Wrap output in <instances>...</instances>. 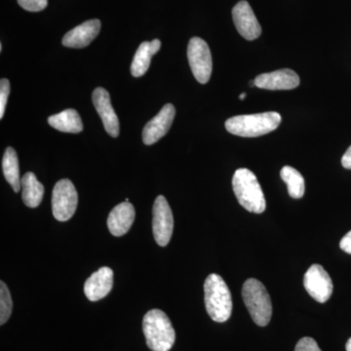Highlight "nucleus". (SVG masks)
<instances>
[{"instance_id": "obj_1", "label": "nucleus", "mask_w": 351, "mask_h": 351, "mask_svg": "<svg viewBox=\"0 0 351 351\" xmlns=\"http://www.w3.org/2000/svg\"><path fill=\"white\" fill-rule=\"evenodd\" d=\"M280 123L281 115L269 112L233 117L226 120V129L239 137L256 138L276 130Z\"/></svg>"}, {"instance_id": "obj_2", "label": "nucleus", "mask_w": 351, "mask_h": 351, "mask_svg": "<svg viewBox=\"0 0 351 351\" xmlns=\"http://www.w3.org/2000/svg\"><path fill=\"white\" fill-rule=\"evenodd\" d=\"M143 331L147 345L152 351H169L174 346V327L169 317L160 309H152L145 314Z\"/></svg>"}, {"instance_id": "obj_3", "label": "nucleus", "mask_w": 351, "mask_h": 351, "mask_svg": "<svg viewBox=\"0 0 351 351\" xmlns=\"http://www.w3.org/2000/svg\"><path fill=\"white\" fill-rule=\"evenodd\" d=\"M204 293L205 306L210 317L219 323L230 319L232 298L225 280L218 274H210L205 280Z\"/></svg>"}, {"instance_id": "obj_4", "label": "nucleus", "mask_w": 351, "mask_h": 351, "mask_svg": "<svg viewBox=\"0 0 351 351\" xmlns=\"http://www.w3.org/2000/svg\"><path fill=\"white\" fill-rule=\"evenodd\" d=\"M232 188L239 204L251 213H263L267 207L257 177L252 171L240 168L232 178Z\"/></svg>"}, {"instance_id": "obj_5", "label": "nucleus", "mask_w": 351, "mask_h": 351, "mask_svg": "<svg viewBox=\"0 0 351 351\" xmlns=\"http://www.w3.org/2000/svg\"><path fill=\"white\" fill-rule=\"evenodd\" d=\"M242 298L254 322L267 326L271 319L272 304L265 285L257 279H248L242 287Z\"/></svg>"}, {"instance_id": "obj_6", "label": "nucleus", "mask_w": 351, "mask_h": 351, "mask_svg": "<svg viewBox=\"0 0 351 351\" xmlns=\"http://www.w3.org/2000/svg\"><path fill=\"white\" fill-rule=\"evenodd\" d=\"M78 195L75 184L69 179H63L55 184L52 193L53 216L59 221H66L75 215Z\"/></svg>"}, {"instance_id": "obj_7", "label": "nucleus", "mask_w": 351, "mask_h": 351, "mask_svg": "<svg viewBox=\"0 0 351 351\" xmlns=\"http://www.w3.org/2000/svg\"><path fill=\"white\" fill-rule=\"evenodd\" d=\"M188 59L196 80L201 84H206L213 69L211 51L206 41L200 38H191L188 46Z\"/></svg>"}, {"instance_id": "obj_8", "label": "nucleus", "mask_w": 351, "mask_h": 351, "mask_svg": "<svg viewBox=\"0 0 351 351\" xmlns=\"http://www.w3.org/2000/svg\"><path fill=\"white\" fill-rule=\"evenodd\" d=\"M152 230L156 243L164 247L169 244L174 230L172 210L163 195L157 196L152 209Z\"/></svg>"}, {"instance_id": "obj_9", "label": "nucleus", "mask_w": 351, "mask_h": 351, "mask_svg": "<svg viewBox=\"0 0 351 351\" xmlns=\"http://www.w3.org/2000/svg\"><path fill=\"white\" fill-rule=\"evenodd\" d=\"M304 286L309 295L320 304L326 302L334 290L331 277L320 265L309 267L304 274Z\"/></svg>"}, {"instance_id": "obj_10", "label": "nucleus", "mask_w": 351, "mask_h": 351, "mask_svg": "<svg viewBox=\"0 0 351 351\" xmlns=\"http://www.w3.org/2000/svg\"><path fill=\"white\" fill-rule=\"evenodd\" d=\"M232 18L240 36L247 40H255L262 34V27L248 2L242 0L232 9Z\"/></svg>"}, {"instance_id": "obj_11", "label": "nucleus", "mask_w": 351, "mask_h": 351, "mask_svg": "<svg viewBox=\"0 0 351 351\" xmlns=\"http://www.w3.org/2000/svg\"><path fill=\"white\" fill-rule=\"evenodd\" d=\"M175 115L176 108L172 104L164 106L158 114L151 121L147 122L143 130V142L145 145L156 144L161 138H163L170 130Z\"/></svg>"}, {"instance_id": "obj_12", "label": "nucleus", "mask_w": 351, "mask_h": 351, "mask_svg": "<svg viewBox=\"0 0 351 351\" xmlns=\"http://www.w3.org/2000/svg\"><path fill=\"white\" fill-rule=\"evenodd\" d=\"M92 100L97 112L100 115L104 127L108 135L113 138L119 137V120L117 113L113 110L110 94L107 90L99 87L94 90Z\"/></svg>"}, {"instance_id": "obj_13", "label": "nucleus", "mask_w": 351, "mask_h": 351, "mask_svg": "<svg viewBox=\"0 0 351 351\" xmlns=\"http://www.w3.org/2000/svg\"><path fill=\"white\" fill-rule=\"evenodd\" d=\"M256 86L267 90H292L300 85L297 73L290 69L263 73L255 78Z\"/></svg>"}, {"instance_id": "obj_14", "label": "nucleus", "mask_w": 351, "mask_h": 351, "mask_svg": "<svg viewBox=\"0 0 351 351\" xmlns=\"http://www.w3.org/2000/svg\"><path fill=\"white\" fill-rule=\"evenodd\" d=\"M113 286V271L108 267L94 272L84 284V293L91 302L100 301L107 297Z\"/></svg>"}, {"instance_id": "obj_15", "label": "nucleus", "mask_w": 351, "mask_h": 351, "mask_svg": "<svg viewBox=\"0 0 351 351\" xmlns=\"http://www.w3.org/2000/svg\"><path fill=\"white\" fill-rule=\"evenodd\" d=\"M101 31L100 20H89L64 34L63 45L69 48H84L98 36Z\"/></svg>"}, {"instance_id": "obj_16", "label": "nucleus", "mask_w": 351, "mask_h": 351, "mask_svg": "<svg viewBox=\"0 0 351 351\" xmlns=\"http://www.w3.org/2000/svg\"><path fill=\"white\" fill-rule=\"evenodd\" d=\"M135 208L130 202L119 203L108 215V230L114 237L126 234L135 221Z\"/></svg>"}, {"instance_id": "obj_17", "label": "nucleus", "mask_w": 351, "mask_h": 351, "mask_svg": "<svg viewBox=\"0 0 351 351\" xmlns=\"http://www.w3.org/2000/svg\"><path fill=\"white\" fill-rule=\"evenodd\" d=\"M161 47L159 39H154L151 43H143L138 46L131 64V73L135 77H140L147 73L151 64L152 58L158 52Z\"/></svg>"}, {"instance_id": "obj_18", "label": "nucleus", "mask_w": 351, "mask_h": 351, "mask_svg": "<svg viewBox=\"0 0 351 351\" xmlns=\"http://www.w3.org/2000/svg\"><path fill=\"white\" fill-rule=\"evenodd\" d=\"M48 123L53 128L64 133L77 134L83 130L82 120L78 112L73 108L51 115L48 119Z\"/></svg>"}, {"instance_id": "obj_19", "label": "nucleus", "mask_w": 351, "mask_h": 351, "mask_svg": "<svg viewBox=\"0 0 351 351\" xmlns=\"http://www.w3.org/2000/svg\"><path fill=\"white\" fill-rule=\"evenodd\" d=\"M22 198L25 206L36 208L43 199L44 186L32 172L25 173L22 178Z\"/></svg>"}, {"instance_id": "obj_20", "label": "nucleus", "mask_w": 351, "mask_h": 351, "mask_svg": "<svg viewBox=\"0 0 351 351\" xmlns=\"http://www.w3.org/2000/svg\"><path fill=\"white\" fill-rule=\"evenodd\" d=\"M2 170L6 181L10 184L15 193H19L22 188V179H20L19 159L17 152L13 147H7L2 158Z\"/></svg>"}, {"instance_id": "obj_21", "label": "nucleus", "mask_w": 351, "mask_h": 351, "mask_svg": "<svg viewBox=\"0 0 351 351\" xmlns=\"http://www.w3.org/2000/svg\"><path fill=\"white\" fill-rule=\"evenodd\" d=\"M281 179L287 184L288 193L295 199L304 195V180L301 173L291 166H285L280 172Z\"/></svg>"}, {"instance_id": "obj_22", "label": "nucleus", "mask_w": 351, "mask_h": 351, "mask_svg": "<svg viewBox=\"0 0 351 351\" xmlns=\"http://www.w3.org/2000/svg\"><path fill=\"white\" fill-rule=\"evenodd\" d=\"M13 302L9 289L3 281L0 282V324L4 325L12 313Z\"/></svg>"}, {"instance_id": "obj_23", "label": "nucleus", "mask_w": 351, "mask_h": 351, "mask_svg": "<svg viewBox=\"0 0 351 351\" xmlns=\"http://www.w3.org/2000/svg\"><path fill=\"white\" fill-rule=\"evenodd\" d=\"M18 4L29 12H39L47 7L48 0H17Z\"/></svg>"}, {"instance_id": "obj_24", "label": "nucleus", "mask_w": 351, "mask_h": 351, "mask_svg": "<svg viewBox=\"0 0 351 351\" xmlns=\"http://www.w3.org/2000/svg\"><path fill=\"white\" fill-rule=\"evenodd\" d=\"M10 94V82L6 78H2L0 82V119H3L7 101Z\"/></svg>"}, {"instance_id": "obj_25", "label": "nucleus", "mask_w": 351, "mask_h": 351, "mask_svg": "<svg viewBox=\"0 0 351 351\" xmlns=\"http://www.w3.org/2000/svg\"><path fill=\"white\" fill-rule=\"evenodd\" d=\"M295 351H321V350L313 338L306 337L298 341Z\"/></svg>"}, {"instance_id": "obj_26", "label": "nucleus", "mask_w": 351, "mask_h": 351, "mask_svg": "<svg viewBox=\"0 0 351 351\" xmlns=\"http://www.w3.org/2000/svg\"><path fill=\"white\" fill-rule=\"evenodd\" d=\"M339 247H341V250L351 255V230L350 232L346 233L343 239L341 240Z\"/></svg>"}, {"instance_id": "obj_27", "label": "nucleus", "mask_w": 351, "mask_h": 351, "mask_svg": "<svg viewBox=\"0 0 351 351\" xmlns=\"http://www.w3.org/2000/svg\"><path fill=\"white\" fill-rule=\"evenodd\" d=\"M341 165L346 169L351 170V145L341 158Z\"/></svg>"}, {"instance_id": "obj_28", "label": "nucleus", "mask_w": 351, "mask_h": 351, "mask_svg": "<svg viewBox=\"0 0 351 351\" xmlns=\"http://www.w3.org/2000/svg\"><path fill=\"white\" fill-rule=\"evenodd\" d=\"M346 351H351V338L348 339V343L346 346Z\"/></svg>"}, {"instance_id": "obj_29", "label": "nucleus", "mask_w": 351, "mask_h": 351, "mask_svg": "<svg viewBox=\"0 0 351 351\" xmlns=\"http://www.w3.org/2000/svg\"><path fill=\"white\" fill-rule=\"evenodd\" d=\"M245 97H246V93H243V94L240 95V96H239L240 100H243Z\"/></svg>"}, {"instance_id": "obj_30", "label": "nucleus", "mask_w": 351, "mask_h": 351, "mask_svg": "<svg viewBox=\"0 0 351 351\" xmlns=\"http://www.w3.org/2000/svg\"><path fill=\"white\" fill-rule=\"evenodd\" d=\"M250 86L251 87L256 86L255 80H252V82H250Z\"/></svg>"}]
</instances>
